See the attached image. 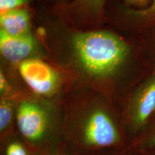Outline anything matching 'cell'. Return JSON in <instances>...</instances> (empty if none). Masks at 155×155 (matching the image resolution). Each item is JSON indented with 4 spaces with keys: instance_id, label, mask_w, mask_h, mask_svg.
<instances>
[{
    "instance_id": "obj_4",
    "label": "cell",
    "mask_w": 155,
    "mask_h": 155,
    "mask_svg": "<svg viewBox=\"0 0 155 155\" xmlns=\"http://www.w3.org/2000/svg\"><path fill=\"white\" fill-rule=\"evenodd\" d=\"M17 71L29 91L47 99L57 101L71 88L65 73L49 59L27 60L17 67Z\"/></svg>"
},
{
    "instance_id": "obj_14",
    "label": "cell",
    "mask_w": 155,
    "mask_h": 155,
    "mask_svg": "<svg viewBox=\"0 0 155 155\" xmlns=\"http://www.w3.org/2000/svg\"><path fill=\"white\" fill-rule=\"evenodd\" d=\"M40 4L48 7H57L68 5L73 0H38Z\"/></svg>"
},
{
    "instance_id": "obj_5",
    "label": "cell",
    "mask_w": 155,
    "mask_h": 155,
    "mask_svg": "<svg viewBox=\"0 0 155 155\" xmlns=\"http://www.w3.org/2000/svg\"><path fill=\"white\" fill-rule=\"evenodd\" d=\"M48 8L58 17L76 28H102L108 22L106 0H73L68 5Z\"/></svg>"
},
{
    "instance_id": "obj_6",
    "label": "cell",
    "mask_w": 155,
    "mask_h": 155,
    "mask_svg": "<svg viewBox=\"0 0 155 155\" xmlns=\"http://www.w3.org/2000/svg\"><path fill=\"white\" fill-rule=\"evenodd\" d=\"M1 63L16 68L32 58L49 59L43 42L36 32L23 35H10L0 30Z\"/></svg>"
},
{
    "instance_id": "obj_8",
    "label": "cell",
    "mask_w": 155,
    "mask_h": 155,
    "mask_svg": "<svg viewBox=\"0 0 155 155\" xmlns=\"http://www.w3.org/2000/svg\"><path fill=\"white\" fill-rule=\"evenodd\" d=\"M35 11L30 6L0 13V30L10 35H23L34 32Z\"/></svg>"
},
{
    "instance_id": "obj_13",
    "label": "cell",
    "mask_w": 155,
    "mask_h": 155,
    "mask_svg": "<svg viewBox=\"0 0 155 155\" xmlns=\"http://www.w3.org/2000/svg\"><path fill=\"white\" fill-rule=\"evenodd\" d=\"M123 3V6L136 9H143L148 7L151 4V0H119Z\"/></svg>"
},
{
    "instance_id": "obj_3",
    "label": "cell",
    "mask_w": 155,
    "mask_h": 155,
    "mask_svg": "<svg viewBox=\"0 0 155 155\" xmlns=\"http://www.w3.org/2000/svg\"><path fill=\"white\" fill-rule=\"evenodd\" d=\"M61 113L57 101L39 96L26 88L18 98L15 121L21 135L38 144L61 127L63 121Z\"/></svg>"
},
{
    "instance_id": "obj_15",
    "label": "cell",
    "mask_w": 155,
    "mask_h": 155,
    "mask_svg": "<svg viewBox=\"0 0 155 155\" xmlns=\"http://www.w3.org/2000/svg\"><path fill=\"white\" fill-rule=\"evenodd\" d=\"M152 142L154 143V144H155V135L154 136V137H153V139H152Z\"/></svg>"
},
{
    "instance_id": "obj_12",
    "label": "cell",
    "mask_w": 155,
    "mask_h": 155,
    "mask_svg": "<svg viewBox=\"0 0 155 155\" xmlns=\"http://www.w3.org/2000/svg\"><path fill=\"white\" fill-rule=\"evenodd\" d=\"M5 155H29L28 150L19 141L14 140L9 142L5 149Z\"/></svg>"
},
{
    "instance_id": "obj_7",
    "label": "cell",
    "mask_w": 155,
    "mask_h": 155,
    "mask_svg": "<svg viewBox=\"0 0 155 155\" xmlns=\"http://www.w3.org/2000/svg\"><path fill=\"white\" fill-rule=\"evenodd\" d=\"M154 111L155 71L134 91L128 105V121L134 129H139L147 123Z\"/></svg>"
},
{
    "instance_id": "obj_9",
    "label": "cell",
    "mask_w": 155,
    "mask_h": 155,
    "mask_svg": "<svg viewBox=\"0 0 155 155\" xmlns=\"http://www.w3.org/2000/svg\"><path fill=\"white\" fill-rule=\"evenodd\" d=\"M114 13L117 22L121 21L137 28H147L155 25V0H151L150 5L143 9L117 6Z\"/></svg>"
},
{
    "instance_id": "obj_10",
    "label": "cell",
    "mask_w": 155,
    "mask_h": 155,
    "mask_svg": "<svg viewBox=\"0 0 155 155\" xmlns=\"http://www.w3.org/2000/svg\"><path fill=\"white\" fill-rule=\"evenodd\" d=\"M19 97L0 98V131L2 136L10 130L15 120H16L17 106Z\"/></svg>"
},
{
    "instance_id": "obj_11",
    "label": "cell",
    "mask_w": 155,
    "mask_h": 155,
    "mask_svg": "<svg viewBox=\"0 0 155 155\" xmlns=\"http://www.w3.org/2000/svg\"><path fill=\"white\" fill-rule=\"evenodd\" d=\"M36 0H0V13L10 9L28 7Z\"/></svg>"
},
{
    "instance_id": "obj_2",
    "label": "cell",
    "mask_w": 155,
    "mask_h": 155,
    "mask_svg": "<svg viewBox=\"0 0 155 155\" xmlns=\"http://www.w3.org/2000/svg\"><path fill=\"white\" fill-rule=\"evenodd\" d=\"M74 97L70 100L65 121L69 129L87 147H113L120 141L119 122L111 100L88 88L71 86Z\"/></svg>"
},
{
    "instance_id": "obj_17",
    "label": "cell",
    "mask_w": 155,
    "mask_h": 155,
    "mask_svg": "<svg viewBox=\"0 0 155 155\" xmlns=\"http://www.w3.org/2000/svg\"><path fill=\"white\" fill-rule=\"evenodd\" d=\"M154 50H155V42H154ZM154 51H155V50H154Z\"/></svg>"
},
{
    "instance_id": "obj_16",
    "label": "cell",
    "mask_w": 155,
    "mask_h": 155,
    "mask_svg": "<svg viewBox=\"0 0 155 155\" xmlns=\"http://www.w3.org/2000/svg\"><path fill=\"white\" fill-rule=\"evenodd\" d=\"M50 155H61V154H50Z\"/></svg>"
},
{
    "instance_id": "obj_1",
    "label": "cell",
    "mask_w": 155,
    "mask_h": 155,
    "mask_svg": "<svg viewBox=\"0 0 155 155\" xmlns=\"http://www.w3.org/2000/svg\"><path fill=\"white\" fill-rule=\"evenodd\" d=\"M35 30L48 58L65 73L71 86L88 88L112 101L129 78L134 51L112 29L83 30L71 26L41 5Z\"/></svg>"
}]
</instances>
